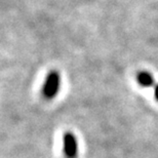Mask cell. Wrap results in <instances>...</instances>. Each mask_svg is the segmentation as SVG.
I'll use <instances>...</instances> for the list:
<instances>
[{"instance_id":"3957f363","label":"cell","mask_w":158,"mask_h":158,"mask_svg":"<svg viewBox=\"0 0 158 158\" xmlns=\"http://www.w3.org/2000/svg\"><path fill=\"white\" fill-rule=\"evenodd\" d=\"M137 82L141 85L142 87H151L155 86V80H154L153 76L149 72L147 71H140L137 74Z\"/></svg>"},{"instance_id":"277c9868","label":"cell","mask_w":158,"mask_h":158,"mask_svg":"<svg viewBox=\"0 0 158 158\" xmlns=\"http://www.w3.org/2000/svg\"><path fill=\"white\" fill-rule=\"evenodd\" d=\"M154 97L158 101V83L155 84V86H154Z\"/></svg>"},{"instance_id":"6da1fadb","label":"cell","mask_w":158,"mask_h":158,"mask_svg":"<svg viewBox=\"0 0 158 158\" xmlns=\"http://www.w3.org/2000/svg\"><path fill=\"white\" fill-rule=\"evenodd\" d=\"M61 87V75L56 70L49 71L42 86V96L46 100H52L59 94Z\"/></svg>"},{"instance_id":"7a4b0ae2","label":"cell","mask_w":158,"mask_h":158,"mask_svg":"<svg viewBox=\"0 0 158 158\" xmlns=\"http://www.w3.org/2000/svg\"><path fill=\"white\" fill-rule=\"evenodd\" d=\"M63 151L66 158H76L78 154V143L76 137L70 131L63 135Z\"/></svg>"}]
</instances>
